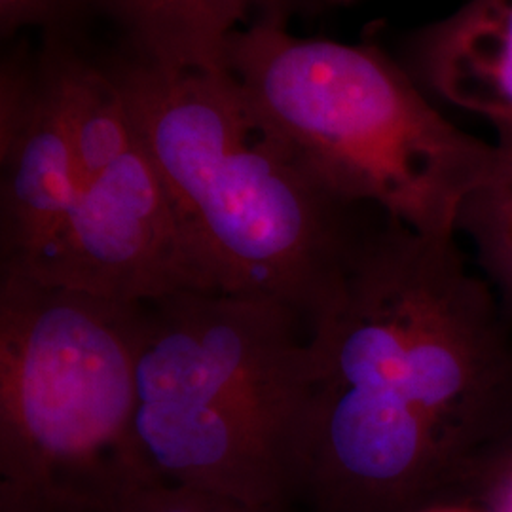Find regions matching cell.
<instances>
[{
  "label": "cell",
  "instance_id": "3",
  "mask_svg": "<svg viewBox=\"0 0 512 512\" xmlns=\"http://www.w3.org/2000/svg\"><path fill=\"white\" fill-rule=\"evenodd\" d=\"M311 408L294 311L220 291L145 304L133 427L156 478L279 511L302 494Z\"/></svg>",
  "mask_w": 512,
  "mask_h": 512
},
{
  "label": "cell",
  "instance_id": "10",
  "mask_svg": "<svg viewBox=\"0 0 512 512\" xmlns=\"http://www.w3.org/2000/svg\"><path fill=\"white\" fill-rule=\"evenodd\" d=\"M495 131L494 160L461 207L458 236L512 321V126Z\"/></svg>",
  "mask_w": 512,
  "mask_h": 512
},
{
  "label": "cell",
  "instance_id": "15",
  "mask_svg": "<svg viewBox=\"0 0 512 512\" xmlns=\"http://www.w3.org/2000/svg\"><path fill=\"white\" fill-rule=\"evenodd\" d=\"M357 2H363V0H329L330 8H334V6H353Z\"/></svg>",
  "mask_w": 512,
  "mask_h": 512
},
{
  "label": "cell",
  "instance_id": "2",
  "mask_svg": "<svg viewBox=\"0 0 512 512\" xmlns=\"http://www.w3.org/2000/svg\"><path fill=\"white\" fill-rule=\"evenodd\" d=\"M220 293L270 300L310 329L378 211L323 183L226 69L105 63Z\"/></svg>",
  "mask_w": 512,
  "mask_h": 512
},
{
  "label": "cell",
  "instance_id": "5",
  "mask_svg": "<svg viewBox=\"0 0 512 512\" xmlns=\"http://www.w3.org/2000/svg\"><path fill=\"white\" fill-rule=\"evenodd\" d=\"M145 306L0 272V512H112L160 480L135 439Z\"/></svg>",
  "mask_w": 512,
  "mask_h": 512
},
{
  "label": "cell",
  "instance_id": "13",
  "mask_svg": "<svg viewBox=\"0 0 512 512\" xmlns=\"http://www.w3.org/2000/svg\"><path fill=\"white\" fill-rule=\"evenodd\" d=\"M465 505L482 512H512V431L476 471Z\"/></svg>",
  "mask_w": 512,
  "mask_h": 512
},
{
  "label": "cell",
  "instance_id": "9",
  "mask_svg": "<svg viewBox=\"0 0 512 512\" xmlns=\"http://www.w3.org/2000/svg\"><path fill=\"white\" fill-rule=\"evenodd\" d=\"M406 71L495 128L512 126V0H469L406 42Z\"/></svg>",
  "mask_w": 512,
  "mask_h": 512
},
{
  "label": "cell",
  "instance_id": "7",
  "mask_svg": "<svg viewBox=\"0 0 512 512\" xmlns=\"http://www.w3.org/2000/svg\"><path fill=\"white\" fill-rule=\"evenodd\" d=\"M0 272H25L74 200L73 131L50 55L21 50L0 73Z\"/></svg>",
  "mask_w": 512,
  "mask_h": 512
},
{
  "label": "cell",
  "instance_id": "11",
  "mask_svg": "<svg viewBox=\"0 0 512 512\" xmlns=\"http://www.w3.org/2000/svg\"><path fill=\"white\" fill-rule=\"evenodd\" d=\"M112 512H277L258 509L224 495L150 480L129 492Z\"/></svg>",
  "mask_w": 512,
  "mask_h": 512
},
{
  "label": "cell",
  "instance_id": "8",
  "mask_svg": "<svg viewBox=\"0 0 512 512\" xmlns=\"http://www.w3.org/2000/svg\"><path fill=\"white\" fill-rule=\"evenodd\" d=\"M80 16L109 23L131 59L162 69L220 71L228 40L258 25L289 27L329 0H73Z\"/></svg>",
  "mask_w": 512,
  "mask_h": 512
},
{
  "label": "cell",
  "instance_id": "14",
  "mask_svg": "<svg viewBox=\"0 0 512 512\" xmlns=\"http://www.w3.org/2000/svg\"><path fill=\"white\" fill-rule=\"evenodd\" d=\"M421 512H482L473 505H465V503H446V505H437L431 509H425Z\"/></svg>",
  "mask_w": 512,
  "mask_h": 512
},
{
  "label": "cell",
  "instance_id": "1",
  "mask_svg": "<svg viewBox=\"0 0 512 512\" xmlns=\"http://www.w3.org/2000/svg\"><path fill=\"white\" fill-rule=\"evenodd\" d=\"M308 348L313 512L465 503L512 431V321L458 238L382 215Z\"/></svg>",
  "mask_w": 512,
  "mask_h": 512
},
{
  "label": "cell",
  "instance_id": "6",
  "mask_svg": "<svg viewBox=\"0 0 512 512\" xmlns=\"http://www.w3.org/2000/svg\"><path fill=\"white\" fill-rule=\"evenodd\" d=\"M73 131L76 188L59 232L25 272L122 304L219 291L148 156L105 63L46 37Z\"/></svg>",
  "mask_w": 512,
  "mask_h": 512
},
{
  "label": "cell",
  "instance_id": "12",
  "mask_svg": "<svg viewBox=\"0 0 512 512\" xmlns=\"http://www.w3.org/2000/svg\"><path fill=\"white\" fill-rule=\"evenodd\" d=\"M78 12L73 0H0V31L8 38L25 29L69 35Z\"/></svg>",
  "mask_w": 512,
  "mask_h": 512
},
{
  "label": "cell",
  "instance_id": "4",
  "mask_svg": "<svg viewBox=\"0 0 512 512\" xmlns=\"http://www.w3.org/2000/svg\"><path fill=\"white\" fill-rule=\"evenodd\" d=\"M222 67L338 196L423 236L458 238L494 145L454 126L380 48L258 25L228 40Z\"/></svg>",
  "mask_w": 512,
  "mask_h": 512
}]
</instances>
